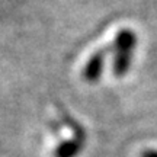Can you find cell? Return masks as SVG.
<instances>
[{
  "instance_id": "277c9868",
  "label": "cell",
  "mask_w": 157,
  "mask_h": 157,
  "mask_svg": "<svg viewBox=\"0 0 157 157\" xmlns=\"http://www.w3.org/2000/svg\"><path fill=\"white\" fill-rule=\"evenodd\" d=\"M140 157H157V150H144V151L141 153Z\"/></svg>"
},
{
  "instance_id": "7a4b0ae2",
  "label": "cell",
  "mask_w": 157,
  "mask_h": 157,
  "mask_svg": "<svg viewBox=\"0 0 157 157\" xmlns=\"http://www.w3.org/2000/svg\"><path fill=\"white\" fill-rule=\"evenodd\" d=\"M105 58H106V51L105 50H98L93 56L90 57L83 70V77L86 82L95 83L101 78L103 66H105Z\"/></svg>"
},
{
  "instance_id": "6da1fadb",
  "label": "cell",
  "mask_w": 157,
  "mask_h": 157,
  "mask_svg": "<svg viewBox=\"0 0 157 157\" xmlns=\"http://www.w3.org/2000/svg\"><path fill=\"white\" fill-rule=\"evenodd\" d=\"M137 45V35L131 29L119 31L113 41V74L117 77H124L131 68L134 50Z\"/></svg>"
},
{
  "instance_id": "3957f363",
  "label": "cell",
  "mask_w": 157,
  "mask_h": 157,
  "mask_svg": "<svg viewBox=\"0 0 157 157\" xmlns=\"http://www.w3.org/2000/svg\"><path fill=\"white\" fill-rule=\"evenodd\" d=\"M82 150H83V138L76 137L73 140L63 141L54 150V157H77Z\"/></svg>"
}]
</instances>
